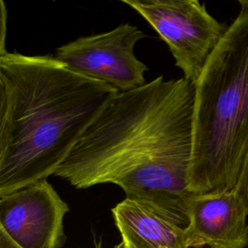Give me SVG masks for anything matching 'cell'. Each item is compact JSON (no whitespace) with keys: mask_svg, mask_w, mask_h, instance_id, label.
<instances>
[{"mask_svg":"<svg viewBox=\"0 0 248 248\" xmlns=\"http://www.w3.org/2000/svg\"><path fill=\"white\" fill-rule=\"evenodd\" d=\"M1 44H0V53L8 51L5 48V35H6V20H7V12L4 5V2L1 1Z\"/></svg>","mask_w":248,"mask_h":248,"instance_id":"30bf717a","label":"cell"},{"mask_svg":"<svg viewBox=\"0 0 248 248\" xmlns=\"http://www.w3.org/2000/svg\"><path fill=\"white\" fill-rule=\"evenodd\" d=\"M124 248H189L184 228L124 199L111 209Z\"/></svg>","mask_w":248,"mask_h":248,"instance_id":"ba28073f","label":"cell"},{"mask_svg":"<svg viewBox=\"0 0 248 248\" xmlns=\"http://www.w3.org/2000/svg\"><path fill=\"white\" fill-rule=\"evenodd\" d=\"M234 189L236 190V192L244 202L246 208L248 210V157H247L243 171L241 173V176Z\"/></svg>","mask_w":248,"mask_h":248,"instance_id":"9c48e42d","label":"cell"},{"mask_svg":"<svg viewBox=\"0 0 248 248\" xmlns=\"http://www.w3.org/2000/svg\"><path fill=\"white\" fill-rule=\"evenodd\" d=\"M248 210L235 189L195 195L185 228L189 248H245Z\"/></svg>","mask_w":248,"mask_h":248,"instance_id":"52a82bcc","label":"cell"},{"mask_svg":"<svg viewBox=\"0 0 248 248\" xmlns=\"http://www.w3.org/2000/svg\"><path fill=\"white\" fill-rule=\"evenodd\" d=\"M117 93L54 56L0 53V198L53 175Z\"/></svg>","mask_w":248,"mask_h":248,"instance_id":"7a4b0ae2","label":"cell"},{"mask_svg":"<svg viewBox=\"0 0 248 248\" xmlns=\"http://www.w3.org/2000/svg\"><path fill=\"white\" fill-rule=\"evenodd\" d=\"M168 45L183 78L196 83L228 27L198 0H122Z\"/></svg>","mask_w":248,"mask_h":248,"instance_id":"277c9868","label":"cell"},{"mask_svg":"<svg viewBox=\"0 0 248 248\" xmlns=\"http://www.w3.org/2000/svg\"><path fill=\"white\" fill-rule=\"evenodd\" d=\"M239 4L241 6V11L248 12V0H239Z\"/></svg>","mask_w":248,"mask_h":248,"instance_id":"8fae6325","label":"cell"},{"mask_svg":"<svg viewBox=\"0 0 248 248\" xmlns=\"http://www.w3.org/2000/svg\"><path fill=\"white\" fill-rule=\"evenodd\" d=\"M95 248H103V246H102V242L100 241V242L96 243V245H95ZM114 248H124V247H123V245L120 243V244H118L117 246H115Z\"/></svg>","mask_w":248,"mask_h":248,"instance_id":"7c38bea8","label":"cell"},{"mask_svg":"<svg viewBox=\"0 0 248 248\" xmlns=\"http://www.w3.org/2000/svg\"><path fill=\"white\" fill-rule=\"evenodd\" d=\"M68 204L46 179L0 198V248H60Z\"/></svg>","mask_w":248,"mask_h":248,"instance_id":"8992f818","label":"cell"},{"mask_svg":"<svg viewBox=\"0 0 248 248\" xmlns=\"http://www.w3.org/2000/svg\"><path fill=\"white\" fill-rule=\"evenodd\" d=\"M145 38L137 26L121 23L114 29L76 39L56 48V60L73 71L103 81L118 92L144 85L147 66L134 52L136 44Z\"/></svg>","mask_w":248,"mask_h":248,"instance_id":"5b68a950","label":"cell"},{"mask_svg":"<svg viewBox=\"0 0 248 248\" xmlns=\"http://www.w3.org/2000/svg\"><path fill=\"white\" fill-rule=\"evenodd\" d=\"M195 83L159 76L118 92L88 126L54 176L78 189L111 183L126 199L186 228Z\"/></svg>","mask_w":248,"mask_h":248,"instance_id":"6da1fadb","label":"cell"},{"mask_svg":"<svg viewBox=\"0 0 248 248\" xmlns=\"http://www.w3.org/2000/svg\"><path fill=\"white\" fill-rule=\"evenodd\" d=\"M195 86L189 189H234L248 157V12L228 27Z\"/></svg>","mask_w":248,"mask_h":248,"instance_id":"3957f363","label":"cell"}]
</instances>
